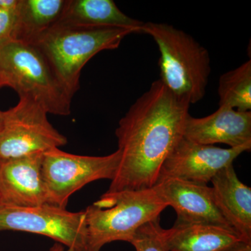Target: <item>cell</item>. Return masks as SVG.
<instances>
[{"instance_id":"6da1fadb","label":"cell","mask_w":251,"mask_h":251,"mask_svg":"<svg viewBox=\"0 0 251 251\" xmlns=\"http://www.w3.org/2000/svg\"><path fill=\"white\" fill-rule=\"evenodd\" d=\"M190 105L159 79L151 83L115 130L121 158L107 193L154 186L163 162L184 138Z\"/></svg>"},{"instance_id":"7a4b0ae2","label":"cell","mask_w":251,"mask_h":251,"mask_svg":"<svg viewBox=\"0 0 251 251\" xmlns=\"http://www.w3.org/2000/svg\"><path fill=\"white\" fill-rule=\"evenodd\" d=\"M142 33L160 52L159 80L176 97L196 104L205 97L211 72L210 54L192 36L167 23H144Z\"/></svg>"},{"instance_id":"3957f363","label":"cell","mask_w":251,"mask_h":251,"mask_svg":"<svg viewBox=\"0 0 251 251\" xmlns=\"http://www.w3.org/2000/svg\"><path fill=\"white\" fill-rule=\"evenodd\" d=\"M136 33L128 27L56 24L34 46L73 98L86 64L101 51L118 49L126 36Z\"/></svg>"},{"instance_id":"277c9868","label":"cell","mask_w":251,"mask_h":251,"mask_svg":"<svg viewBox=\"0 0 251 251\" xmlns=\"http://www.w3.org/2000/svg\"><path fill=\"white\" fill-rule=\"evenodd\" d=\"M167 207L153 187L104 193L84 210L85 251H100L116 241L130 243L142 226L160 218Z\"/></svg>"},{"instance_id":"5b68a950","label":"cell","mask_w":251,"mask_h":251,"mask_svg":"<svg viewBox=\"0 0 251 251\" xmlns=\"http://www.w3.org/2000/svg\"><path fill=\"white\" fill-rule=\"evenodd\" d=\"M0 79L4 87L34 100L48 113L70 115L72 97L35 46L16 41L1 46Z\"/></svg>"},{"instance_id":"8992f818","label":"cell","mask_w":251,"mask_h":251,"mask_svg":"<svg viewBox=\"0 0 251 251\" xmlns=\"http://www.w3.org/2000/svg\"><path fill=\"white\" fill-rule=\"evenodd\" d=\"M118 150L103 156H82L59 148L44 153L42 176L48 204L66 208L74 193L99 179H113L120 165Z\"/></svg>"},{"instance_id":"52a82bcc","label":"cell","mask_w":251,"mask_h":251,"mask_svg":"<svg viewBox=\"0 0 251 251\" xmlns=\"http://www.w3.org/2000/svg\"><path fill=\"white\" fill-rule=\"evenodd\" d=\"M19 98L17 105L4 111L0 161L45 153L67 143L66 136L50 123L45 109L30 99Z\"/></svg>"},{"instance_id":"ba28073f","label":"cell","mask_w":251,"mask_h":251,"mask_svg":"<svg viewBox=\"0 0 251 251\" xmlns=\"http://www.w3.org/2000/svg\"><path fill=\"white\" fill-rule=\"evenodd\" d=\"M0 230L40 234L73 251H86L84 211L72 212L49 204L21 206L0 203Z\"/></svg>"},{"instance_id":"9c48e42d","label":"cell","mask_w":251,"mask_h":251,"mask_svg":"<svg viewBox=\"0 0 251 251\" xmlns=\"http://www.w3.org/2000/svg\"><path fill=\"white\" fill-rule=\"evenodd\" d=\"M251 149V145L224 149L183 138L163 162L158 179L171 177L207 185L220 171Z\"/></svg>"},{"instance_id":"30bf717a","label":"cell","mask_w":251,"mask_h":251,"mask_svg":"<svg viewBox=\"0 0 251 251\" xmlns=\"http://www.w3.org/2000/svg\"><path fill=\"white\" fill-rule=\"evenodd\" d=\"M153 187L162 201L175 209L174 226L204 224L232 228L216 206L208 185L168 177L158 179Z\"/></svg>"},{"instance_id":"8fae6325","label":"cell","mask_w":251,"mask_h":251,"mask_svg":"<svg viewBox=\"0 0 251 251\" xmlns=\"http://www.w3.org/2000/svg\"><path fill=\"white\" fill-rule=\"evenodd\" d=\"M44 153L0 161V203L29 206L48 204L42 176Z\"/></svg>"},{"instance_id":"7c38bea8","label":"cell","mask_w":251,"mask_h":251,"mask_svg":"<svg viewBox=\"0 0 251 251\" xmlns=\"http://www.w3.org/2000/svg\"><path fill=\"white\" fill-rule=\"evenodd\" d=\"M184 138L202 145L225 144L229 148L251 145V111L240 112L220 105L216 111L202 118L189 115Z\"/></svg>"},{"instance_id":"4fadbf2b","label":"cell","mask_w":251,"mask_h":251,"mask_svg":"<svg viewBox=\"0 0 251 251\" xmlns=\"http://www.w3.org/2000/svg\"><path fill=\"white\" fill-rule=\"evenodd\" d=\"M211 182L220 212L241 240L251 244V188L239 180L233 164L220 171Z\"/></svg>"},{"instance_id":"5bb4252c","label":"cell","mask_w":251,"mask_h":251,"mask_svg":"<svg viewBox=\"0 0 251 251\" xmlns=\"http://www.w3.org/2000/svg\"><path fill=\"white\" fill-rule=\"evenodd\" d=\"M163 234L169 251H224L242 241L233 229L211 224L173 226Z\"/></svg>"},{"instance_id":"9a60e30c","label":"cell","mask_w":251,"mask_h":251,"mask_svg":"<svg viewBox=\"0 0 251 251\" xmlns=\"http://www.w3.org/2000/svg\"><path fill=\"white\" fill-rule=\"evenodd\" d=\"M57 24L128 27L142 33L144 22L122 12L112 0H67Z\"/></svg>"},{"instance_id":"2e32d148","label":"cell","mask_w":251,"mask_h":251,"mask_svg":"<svg viewBox=\"0 0 251 251\" xmlns=\"http://www.w3.org/2000/svg\"><path fill=\"white\" fill-rule=\"evenodd\" d=\"M67 0H20L14 41L35 46L62 16Z\"/></svg>"},{"instance_id":"e0dca14e","label":"cell","mask_w":251,"mask_h":251,"mask_svg":"<svg viewBox=\"0 0 251 251\" xmlns=\"http://www.w3.org/2000/svg\"><path fill=\"white\" fill-rule=\"evenodd\" d=\"M219 105L240 112L251 111V60L220 76Z\"/></svg>"},{"instance_id":"ac0fdd59","label":"cell","mask_w":251,"mask_h":251,"mask_svg":"<svg viewBox=\"0 0 251 251\" xmlns=\"http://www.w3.org/2000/svg\"><path fill=\"white\" fill-rule=\"evenodd\" d=\"M163 231L160 218L152 220L136 231L130 244L136 251H169L165 242Z\"/></svg>"},{"instance_id":"d6986e66","label":"cell","mask_w":251,"mask_h":251,"mask_svg":"<svg viewBox=\"0 0 251 251\" xmlns=\"http://www.w3.org/2000/svg\"><path fill=\"white\" fill-rule=\"evenodd\" d=\"M17 10L0 7V47L14 41Z\"/></svg>"},{"instance_id":"ffe728a7","label":"cell","mask_w":251,"mask_h":251,"mask_svg":"<svg viewBox=\"0 0 251 251\" xmlns=\"http://www.w3.org/2000/svg\"><path fill=\"white\" fill-rule=\"evenodd\" d=\"M224 251H251V244L240 241Z\"/></svg>"},{"instance_id":"44dd1931","label":"cell","mask_w":251,"mask_h":251,"mask_svg":"<svg viewBox=\"0 0 251 251\" xmlns=\"http://www.w3.org/2000/svg\"><path fill=\"white\" fill-rule=\"evenodd\" d=\"M47 251H74L72 249H69L63 246L62 244H59V243H56L52 247L50 248L49 250Z\"/></svg>"},{"instance_id":"7402d4cb","label":"cell","mask_w":251,"mask_h":251,"mask_svg":"<svg viewBox=\"0 0 251 251\" xmlns=\"http://www.w3.org/2000/svg\"><path fill=\"white\" fill-rule=\"evenodd\" d=\"M4 112L0 110V130H1V128H2L3 124H4Z\"/></svg>"},{"instance_id":"603a6c76","label":"cell","mask_w":251,"mask_h":251,"mask_svg":"<svg viewBox=\"0 0 251 251\" xmlns=\"http://www.w3.org/2000/svg\"><path fill=\"white\" fill-rule=\"evenodd\" d=\"M2 87H4V86H3L2 82H1V79H0V89L2 88Z\"/></svg>"}]
</instances>
